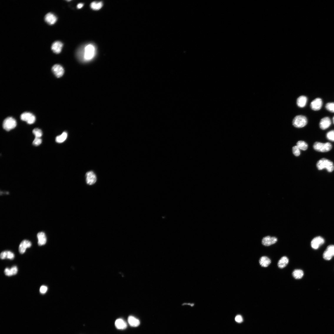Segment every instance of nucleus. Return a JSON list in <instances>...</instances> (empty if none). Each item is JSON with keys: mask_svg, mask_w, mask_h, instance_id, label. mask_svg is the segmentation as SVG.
<instances>
[{"mask_svg": "<svg viewBox=\"0 0 334 334\" xmlns=\"http://www.w3.org/2000/svg\"><path fill=\"white\" fill-rule=\"evenodd\" d=\"M103 4L102 2H94L90 4L91 8L95 10H98L100 9L102 7Z\"/></svg>", "mask_w": 334, "mask_h": 334, "instance_id": "b1692460", "label": "nucleus"}, {"mask_svg": "<svg viewBox=\"0 0 334 334\" xmlns=\"http://www.w3.org/2000/svg\"><path fill=\"white\" fill-rule=\"evenodd\" d=\"M333 123L334 124V116L333 117Z\"/></svg>", "mask_w": 334, "mask_h": 334, "instance_id": "ea45409f", "label": "nucleus"}, {"mask_svg": "<svg viewBox=\"0 0 334 334\" xmlns=\"http://www.w3.org/2000/svg\"><path fill=\"white\" fill-rule=\"evenodd\" d=\"M325 108L329 111L334 113V102H329L326 105Z\"/></svg>", "mask_w": 334, "mask_h": 334, "instance_id": "a878e982", "label": "nucleus"}, {"mask_svg": "<svg viewBox=\"0 0 334 334\" xmlns=\"http://www.w3.org/2000/svg\"><path fill=\"white\" fill-rule=\"evenodd\" d=\"M323 104V101L319 98L315 99L311 103L310 107L313 110L318 111L320 110Z\"/></svg>", "mask_w": 334, "mask_h": 334, "instance_id": "1a4fd4ad", "label": "nucleus"}, {"mask_svg": "<svg viewBox=\"0 0 334 334\" xmlns=\"http://www.w3.org/2000/svg\"><path fill=\"white\" fill-rule=\"evenodd\" d=\"M21 119L22 121H26L28 124H32L35 121L36 118L32 114L28 112H24L21 115Z\"/></svg>", "mask_w": 334, "mask_h": 334, "instance_id": "423d86ee", "label": "nucleus"}, {"mask_svg": "<svg viewBox=\"0 0 334 334\" xmlns=\"http://www.w3.org/2000/svg\"><path fill=\"white\" fill-rule=\"evenodd\" d=\"M293 151L294 154L296 156H298L300 154V149L297 146L293 147Z\"/></svg>", "mask_w": 334, "mask_h": 334, "instance_id": "c756f323", "label": "nucleus"}, {"mask_svg": "<svg viewBox=\"0 0 334 334\" xmlns=\"http://www.w3.org/2000/svg\"><path fill=\"white\" fill-rule=\"evenodd\" d=\"M83 6L84 4L82 3L79 4L77 5V8L78 9H80Z\"/></svg>", "mask_w": 334, "mask_h": 334, "instance_id": "58836bf2", "label": "nucleus"}, {"mask_svg": "<svg viewBox=\"0 0 334 334\" xmlns=\"http://www.w3.org/2000/svg\"><path fill=\"white\" fill-rule=\"evenodd\" d=\"M84 58L85 60L89 61L94 57L95 52V49L92 44L87 45L84 48Z\"/></svg>", "mask_w": 334, "mask_h": 334, "instance_id": "7ed1b4c3", "label": "nucleus"}, {"mask_svg": "<svg viewBox=\"0 0 334 334\" xmlns=\"http://www.w3.org/2000/svg\"><path fill=\"white\" fill-rule=\"evenodd\" d=\"M307 101V97L304 96H302L297 99V105L300 107L303 108L306 106Z\"/></svg>", "mask_w": 334, "mask_h": 334, "instance_id": "aec40b11", "label": "nucleus"}, {"mask_svg": "<svg viewBox=\"0 0 334 334\" xmlns=\"http://www.w3.org/2000/svg\"><path fill=\"white\" fill-rule=\"evenodd\" d=\"M332 147L331 144L329 142L323 143L317 142L313 145V148L315 151L321 152H327L331 149Z\"/></svg>", "mask_w": 334, "mask_h": 334, "instance_id": "f03ea898", "label": "nucleus"}, {"mask_svg": "<svg viewBox=\"0 0 334 334\" xmlns=\"http://www.w3.org/2000/svg\"><path fill=\"white\" fill-rule=\"evenodd\" d=\"M5 274L6 275L8 276H12L11 273L10 271V269L7 268H6L4 271Z\"/></svg>", "mask_w": 334, "mask_h": 334, "instance_id": "e433bc0d", "label": "nucleus"}, {"mask_svg": "<svg viewBox=\"0 0 334 334\" xmlns=\"http://www.w3.org/2000/svg\"><path fill=\"white\" fill-rule=\"evenodd\" d=\"M128 322L129 325L132 327H137L140 324L139 320L132 316H130L129 317Z\"/></svg>", "mask_w": 334, "mask_h": 334, "instance_id": "412c9836", "label": "nucleus"}, {"mask_svg": "<svg viewBox=\"0 0 334 334\" xmlns=\"http://www.w3.org/2000/svg\"><path fill=\"white\" fill-rule=\"evenodd\" d=\"M31 246V243L30 241L26 240H23L21 242L19 246V252L21 254L24 253L25 252L26 249L30 247Z\"/></svg>", "mask_w": 334, "mask_h": 334, "instance_id": "ddd939ff", "label": "nucleus"}, {"mask_svg": "<svg viewBox=\"0 0 334 334\" xmlns=\"http://www.w3.org/2000/svg\"><path fill=\"white\" fill-rule=\"evenodd\" d=\"M115 325L117 328L119 330H124L126 328L127 324L123 319H118L115 321Z\"/></svg>", "mask_w": 334, "mask_h": 334, "instance_id": "dca6fc26", "label": "nucleus"}, {"mask_svg": "<svg viewBox=\"0 0 334 334\" xmlns=\"http://www.w3.org/2000/svg\"><path fill=\"white\" fill-rule=\"evenodd\" d=\"M317 167L319 170L326 169L329 172H332L334 169L333 163L325 158L322 159L318 161L317 164Z\"/></svg>", "mask_w": 334, "mask_h": 334, "instance_id": "f257e3e1", "label": "nucleus"}, {"mask_svg": "<svg viewBox=\"0 0 334 334\" xmlns=\"http://www.w3.org/2000/svg\"><path fill=\"white\" fill-rule=\"evenodd\" d=\"M259 262L260 265L262 267H267L271 264V260L268 257L263 256L260 258Z\"/></svg>", "mask_w": 334, "mask_h": 334, "instance_id": "6ab92c4d", "label": "nucleus"}, {"mask_svg": "<svg viewBox=\"0 0 334 334\" xmlns=\"http://www.w3.org/2000/svg\"><path fill=\"white\" fill-rule=\"evenodd\" d=\"M52 71L54 75L57 78H60L62 77L64 72L63 67L58 64L54 65L52 67Z\"/></svg>", "mask_w": 334, "mask_h": 334, "instance_id": "0eeeda50", "label": "nucleus"}, {"mask_svg": "<svg viewBox=\"0 0 334 334\" xmlns=\"http://www.w3.org/2000/svg\"><path fill=\"white\" fill-rule=\"evenodd\" d=\"M326 137L329 140L334 142V130L328 132L326 134Z\"/></svg>", "mask_w": 334, "mask_h": 334, "instance_id": "cd10ccee", "label": "nucleus"}, {"mask_svg": "<svg viewBox=\"0 0 334 334\" xmlns=\"http://www.w3.org/2000/svg\"><path fill=\"white\" fill-rule=\"evenodd\" d=\"M292 275L293 277L296 279H300L302 278L304 275V272L303 271L300 269L295 270L293 272Z\"/></svg>", "mask_w": 334, "mask_h": 334, "instance_id": "4be33fe9", "label": "nucleus"}, {"mask_svg": "<svg viewBox=\"0 0 334 334\" xmlns=\"http://www.w3.org/2000/svg\"><path fill=\"white\" fill-rule=\"evenodd\" d=\"M324 242L325 240L323 237L320 236H318L313 240L311 242V245L313 248L315 250H317L321 246L323 245L324 243Z\"/></svg>", "mask_w": 334, "mask_h": 334, "instance_id": "6e6552de", "label": "nucleus"}, {"mask_svg": "<svg viewBox=\"0 0 334 334\" xmlns=\"http://www.w3.org/2000/svg\"><path fill=\"white\" fill-rule=\"evenodd\" d=\"M326 250L330 253L332 256H334V245H330L328 246Z\"/></svg>", "mask_w": 334, "mask_h": 334, "instance_id": "2f4dec72", "label": "nucleus"}, {"mask_svg": "<svg viewBox=\"0 0 334 334\" xmlns=\"http://www.w3.org/2000/svg\"><path fill=\"white\" fill-rule=\"evenodd\" d=\"M38 239V244L41 246L45 245L47 239L46 235L44 232H39L37 235Z\"/></svg>", "mask_w": 334, "mask_h": 334, "instance_id": "f3484780", "label": "nucleus"}, {"mask_svg": "<svg viewBox=\"0 0 334 334\" xmlns=\"http://www.w3.org/2000/svg\"><path fill=\"white\" fill-rule=\"evenodd\" d=\"M63 46V44L61 41H54L52 45L51 50L54 53L57 54H59L62 51Z\"/></svg>", "mask_w": 334, "mask_h": 334, "instance_id": "4468645a", "label": "nucleus"}, {"mask_svg": "<svg viewBox=\"0 0 334 334\" xmlns=\"http://www.w3.org/2000/svg\"><path fill=\"white\" fill-rule=\"evenodd\" d=\"M42 142L41 139L40 138L35 137L33 142L34 145L36 146H38L40 145Z\"/></svg>", "mask_w": 334, "mask_h": 334, "instance_id": "7c9ffc66", "label": "nucleus"}, {"mask_svg": "<svg viewBox=\"0 0 334 334\" xmlns=\"http://www.w3.org/2000/svg\"><path fill=\"white\" fill-rule=\"evenodd\" d=\"M6 258L12 260L14 259V254L13 252L10 251H6Z\"/></svg>", "mask_w": 334, "mask_h": 334, "instance_id": "473e14b6", "label": "nucleus"}, {"mask_svg": "<svg viewBox=\"0 0 334 334\" xmlns=\"http://www.w3.org/2000/svg\"><path fill=\"white\" fill-rule=\"evenodd\" d=\"M0 257L2 260L6 259V251L3 252L1 253V255H0Z\"/></svg>", "mask_w": 334, "mask_h": 334, "instance_id": "4c0bfd02", "label": "nucleus"}, {"mask_svg": "<svg viewBox=\"0 0 334 334\" xmlns=\"http://www.w3.org/2000/svg\"><path fill=\"white\" fill-rule=\"evenodd\" d=\"M332 255L326 250L323 254V258L326 260H330L332 259Z\"/></svg>", "mask_w": 334, "mask_h": 334, "instance_id": "c85d7f7f", "label": "nucleus"}, {"mask_svg": "<svg viewBox=\"0 0 334 334\" xmlns=\"http://www.w3.org/2000/svg\"><path fill=\"white\" fill-rule=\"evenodd\" d=\"M33 133L35 137L40 138L42 135V131L38 128L34 129L33 131Z\"/></svg>", "mask_w": 334, "mask_h": 334, "instance_id": "bb28decb", "label": "nucleus"}, {"mask_svg": "<svg viewBox=\"0 0 334 334\" xmlns=\"http://www.w3.org/2000/svg\"><path fill=\"white\" fill-rule=\"evenodd\" d=\"M17 124L16 120L13 117H9L4 120L3 126L6 131H9L15 128Z\"/></svg>", "mask_w": 334, "mask_h": 334, "instance_id": "39448f33", "label": "nucleus"}, {"mask_svg": "<svg viewBox=\"0 0 334 334\" xmlns=\"http://www.w3.org/2000/svg\"><path fill=\"white\" fill-rule=\"evenodd\" d=\"M308 123L307 118L302 115H297L293 119V124L297 128H301L305 126Z\"/></svg>", "mask_w": 334, "mask_h": 334, "instance_id": "20e7f679", "label": "nucleus"}, {"mask_svg": "<svg viewBox=\"0 0 334 334\" xmlns=\"http://www.w3.org/2000/svg\"><path fill=\"white\" fill-rule=\"evenodd\" d=\"M86 181L87 184L89 185L94 184L97 181L96 175L92 171H90L87 173L86 175Z\"/></svg>", "mask_w": 334, "mask_h": 334, "instance_id": "9b49d317", "label": "nucleus"}, {"mask_svg": "<svg viewBox=\"0 0 334 334\" xmlns=\"http://www.w3.org/2000/svg\"><path fill=\"white\" fill-rule=\"evenodd\" d=\"M277 241V238L270 236H267L264 237L262 240V244L266 246H269L276 243Z\"/></svg>", "mask_w": 334, "mask_h": 334, "instance_id": "9d476101", "label": "nucleus"}, {"mask_svg": "<svg viewBox=\"0 0 334 334\" xmlns=\"http://www.w3.org/2000/svg\"><path fill=\"white\" fill-rule=\"evenodd\" d=\"M57 19L56 16L51 13L47 14L45 16V21L50 25H54L57 22Z\"/></svg>", "mask_w": 334, "mask_h": 334, "instance_id": "2eb2a0df", "label": "nucleus"}, {"mask_svg": "<svg viewBox=\"0 0 334 334\" xmlns=\"http://www.w3.org/2000/svg\"><path fill=\"white\" fill-rule=\"evenodd\" d=\"M235 320L236 322L238 323H241L243 321L242 318V316L240 315L236 316Z\"/></svg>", "mask_w": 334, "mask_h": 334, "instance_id": "f704fd0d", "label": "nucleus"}, {"mask_svg": "<svg viewBox=\"0 0 334 334\" xmlns=\"http://www.w3.org/2000/svg\"><path fill=\"white\" fill-rule=\"evenodd\" d=\"M10 271L12 276L16 275L18 272V269L16 266H14L10 269Z\"/></svg>", "mask_w": 334, "mask_h": 334, "instance_id": "72a5a7b5", "label": "nucleus"}, {"mask_svg": "<svg viewBox=\"0 0 334 334\" xmlns=\"http://www.w3.org/2000/svg\"><path fill=\"white\" fill-rule=\"evenodd\" d=\"M67 133L63 132L61 135L57 136L56 139V142L58 143H62L64 142L67 137Z\"/></svg>", "mask_w": 334, "mask_h": 334, "instance_id": "5701e85b", "label": "nucleus"}, {"mask_svg": "<svg viewBox=\"0 0 334 334\" xmlns=\"http://www.w3.org/2000/svg\"><path fill=\"white\" fill-rule=\"evenodd\" d=\"M331 124L330 119L329 117H326L321 119L319 125L320 128L324 130L329 128Z\"/></svg>", "mask_w": 334, "mask_h": 334, "instance_id": "f8f14e48", "label": "nucleus"}, {"mask_svg": "<svg viewBox=\"0 0 334 334\" xmlns=\"http://www.w3.org/2000/svg\"><path fill=\"white\" fill-rule=\"evenodd\" d=\"M47 287L46 286H42L40 287V291L41 294H44L47 292Z\"/></svg>", "mask_w": 334, "mask_h": 334, "instance_id": "c9c22d12", "label": "nucleus"}, {"mask_svg": "<svg viewBox=\"0 0 334 334\" xmlns=\"http://www.w3.org/2000/svg\"><path fill=\"white\" fill-rule=\"evenodd\" d=\"M289 260L286 256H283L278 261L277 265L279 268L283 269L286 267L288 264Z\"/></svg>", "mask_w": 334, "mask_h": 334, "instance_id": "a211bd4d", "label": "nucleus"}, {"mask_svg": "<svg viewBox=\"0 0 334 334\" xmlns=\"http://www.w3.org/2000/svg\"><path fill=\"white\" fill-rule=\"evenodd\" d=\"M297 146L300 149L303 150H306L308 148V145L305 142L299 141L297 143Z\"/></svg>", "mask_w": 334, "mask_h": 334, "instance_id": "393cba45", "label": "nucleus"}]
</instances>
